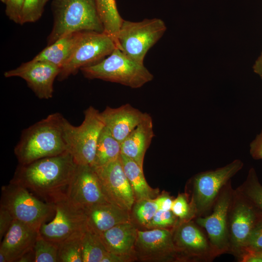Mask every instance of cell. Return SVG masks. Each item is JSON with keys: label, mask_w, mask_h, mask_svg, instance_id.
Instances as JSON below:
<instances>
[{"label": "cell", "mask_w": 262, "mask_h": 262, "mask_svg": "<svg viewBox=\"0 0 262 262\" xmlns=\"http://www.w3.org/2000/svg\"><path fill=\"white\" fill-rule=\"evenodd\" d=\"M52 204L54 209L53 219L49 223H44L39 229L40 234L45 239L58 244L86 229L84 209L74 204L67 197Z\"/></svg>", "instance_id": "obj_11"}, {"label": "cell", "mask_w": 262, "mask_h": 262, "mask_svg": "<svg viewBox=\"0 0 262 262\" xmlns=\"http://www.w3.org/2000/svg\"><path fill=\"white\" fill-rule=\"evenodd\" d=\"M137 230L135 226L129 221L117 224L98 235L108 252L134 256Z\"/></svg>", "instance_id": "obj_22"}, {"label": "cell", "mask_w": 262, "mask_h": 262, "mask_svg": "<svg viewBox=\"0 0 262 262\" xmlns=\"http://www.w3.org/2000/svg\"><path fill=\"white\" fill-rule=\"evenodd\" d=\"M48 0H25L22 12L21 25L34 22L42 16Z\"/></svg>", "instance_id": "obj_32"}, {"label": "cell", "mask_w": 262, "mask_h": 262, "mask_svg": "<svg viewBox=\"0 0 262 262\" xmlns=\"http://www.w3.org/2000/svg\"><path fill=\"white\" fill-rule=\"evenodd\" d=\"M121 153V143L112 135L104 125L98 138L92 166H101L115 160L120 157Z\"/></svg>", "instance_id": "obj_25"}, {"label": "cell", "mask_w": 262, "mask_h": 262, "mask_svg": "<svg viewBox=\"0 0 262 262\" xmlns=\"http://www.w3.org/2000/svg\"><path fill=\"white\" fill-rule=\"evenodd\" d=\"M234 191L230 180L219 193L211 214L194 219L204 229L215 257L229 252L228 217Z\"/></svg>", "instance_id": "obj_10"}, {"label": "cell", "mask_w": 262, "mask_h": 262, "mask_svg": "<svg viewBox=\"0 0 262 262\" xmlns=\"http://www.w3.org/2000/svg\"><path fill=\"white\" fill-rule=\"evenodd\" d=\"M53 25L48 45L72 33L104 32L95 0H53Z\"/></svg>", "instance_id": "obj_3"}, {"label": "cell", "mask_w": 262, "mask_h": 262, "mask_svg": "<svg viewBox=\"0 0 262 262\" xmlns=\"http://www.w3.org/2000/svg\"><path fill=\"white\" fill-rule=\"evenodd\" d=\"M100 114L105 126L121 143L143 120L146 113L127 103L117 108L107 106Z\"/></svg>", "instance_id": "obj_19"}, {"label": "cell", "mask_w": 262, "mask_h": 262, "mask_svg": "<svg viewBox=\"0 0 262 262\" xmlns=\"http://www.w3.org/2000/svg\"><path fill=\"white\" fill-rule=\"evenodd\" d=\"M84 231L74 234L58 244L59 262H83L82 238Z\"/></svg>", "instance_id": "obj_29"}, {"label": "cell", "mask_w": 262, "mask_h": 262, "mask_svg": "<svg viewBox=\"0 0 262 262\" xmlns=\"http://www.w3.org/2000/svg\"><path fill=\"white\" fill-rule=\"evenodd\" d=\"M171 211L180 221L195 218L190 200L186 194H180L173 199Z\"/></svg>", "instance_id": "obj_34"}, {"label": "cell", "mask_w": 262, "mask_h": 262, "mask_svg": "<svg viewBox=\"0 0 262 262\" xmlns=\"http://www.w3.org/2000/svg\"><path fill=\"white\" fill-rule=\"evenodd\" d=\"M244 249L262 250V216L250 232Z\"/></svg>", "instance_id": "obj_36"}, {"label": "cell", "mask_w": 262, "mask_h": 262, "mask_svg": "<svg viewBox=\"0 0 262 262\" xmlns=\"http://www.w3.org/2000/svg\"><path fill=\"white\" fill-rule=\"evenodd\" d=\"M133 255H119L108 252L101 262H126L134 260Z\"/></svg>", "instance_id": "obj_41"}, {"label": "cell", "mask_w": 262, "mask_h": 262, "mask_svg": "<svg viewBox=\"0 0 262 262\" xmlns=\"http://www.w3.org/2000/svg\"><path fill=\"white\" fill-rule=\"evenodd\" d=\"M243 166L241 160L235 159L225 166L193 176L190 202L195 218L205 215L211 211L222 189Z\"/></svg>", "instance_id": "obj_7"}, {"label": "cell", "mask_w": 262, "mask_h": 262, "mask_svg": "<svg viewBox=\"0 0 262 262\" xmlns=\"http://www.w3.org/2000/svg\"><path fill=\"white\" fill-rule=\"evenodd\" d=\"M154 136L151 116L146 113L141 123L121 143V153L143 168L145 153Z\"/></svg>", "instance_id": "obj_20"}, {"label": "cell", "mask_w": 262, "mask_h": 262, "mask_svg": "<svg viewBox=\"0 0 262 262\" xmlns=\"http://www.w3.org/2000/svg\"><path fill=\"white\" fill-rule=\"evenodd\" d=\"M258 252V253H259V254L260 255V256H261V257L262 258V250H260V251H257Z\"/></svg>", "instance_id": "obj_45"}, {"label": "cell", "mask_w": 262, "mask_h": 262, "mask_svg": "<svg viewBox=\"0 0 262 262\" xmlns=\"http://www.w3.org/2000/svg\"><path fill=\"white\" fill-rule=\"evenodd\" d=\"M173 199L169 194L165 193L155 198L158 210L170 211Z\"/></svg>", "instance_id": "obj_40"}, {"label": "cell", "mask_w": 262, "mask_h": 262, "mask_svg": "<svg viewBox=\"0 0 262 262\" xmlns=\"http://www.w3.org/2000/svg\"><path fill=\"white\" fill-rule=\"evenodd\" d=\"M0 262H7L6 257L1 252H0Z\"/></svg>", "instance_id": "obj_44"}, {"label": "cell", "mask_w": 262, "mask_h": 262, "mask_svg": "<svg viewBox=\"0 0 262 262\" xmlns=\"http://www.w3.org/2000/svg\"><path fill=\"white\" fill-rule=\"evenodd\" d=\"M39 230L14 220L0 241V252L7 262H17L26 252L33 249Z\"/></svg>", "instance_id": "obj_18"}, {"label": "cell", "mask_w": 262, "mask_h": 262, "mask_svg": "<svg viewBox=\"0 0 262 262\" xmlns=\"http://www.w3.org/2000/svg\"><path fill=\"white\" fill-rule=\"evenodd\" d=\"M262 216L257 209L234 189L228 217L229 253L236 257L241 253L250 232Z\"/></svg>", "instance_id": "obj_12"}, {"label": "cell", "mask_w": 262, "mask_h": 262, "mask_svg": "<svg viewBox=\"0 0 262 262\" xmlns=\"http://www.w3.org/2000/svg\"><path fill=\"white\" fill-rule=\"evenodd\" d=\"M77 164L67 151L19 164L10 180L21 185L43 201L53 204L67 197Z\"/></svg>", "instance_id": "obj_1"}, {"label": "cell", "mask_w": 262, "mask_h": 262, "mask_svg": "<svg viewBox=\"0 0 262 262\" xmlns=\"http://www.w3.org/2000/svg\"><path fill=\"white\" fill-rule=\"evenodd\" d=\"M108 252L98 235L87 226L82 238L83 262H101Z\"/></svg>", "instance_id": "obj_27"}, {"label": "cell", "mask_w": 262, "mask_h": 262, "mask_svg": "<svg viewBox=\"0 0 262 262\" xmlns=\"http://www.w3.org/2000/svg\"><path fill=\"white\" fill-rule=\"evenodd\" d=\"M33 249L35 262H59L58 244L45 239L39 233Z\"/></svg>", "instance_id": "obj_30"}, {"label": "cell", "mask_w": 262, "mask_h": 262, "mask_svg": "<svg viewBox=\"0 0 262 262\" xmlns=\"http://www.w3.org/2000/svg\"><path fill=\"white\" fill-rule=\"evenodd\" d=\"M134 251L142 260H180L173 237V229L137 230Z\"/></svg>", "instance_id": "obj_17"}, {"label": "cell", "mask_w": 262, "mask_h": 262, "mask_svg": "<svg viewBox=\"0 0 262 262\" xmlns=\"http://www.w3.org/2000/svg\"><path fill=\"white\" fill-rule=\"evenodd\" d=\"M95 1L104 32L109 34L116 44L117 35L123 19L117 10L115 0H95Z\"/></svg>", "instance_id": "obj_26"}, {"label": "cell", "mask_w": 262, "mask_h": 262, "mask_svg": "<svg viewBox=\"0 0 262 262\" xmlns=\"http://www.w3.org/2000/svg\"><path fill=\"white\" fill-rule=\"evenodd\" d=\"M17 262H35V253L34 249H32L22 256Z\"/></svg>", "instance_id": "obj_42"}, {"label": "cell", "mask_w": 262, "mask_h": 262, "mask_svg": "<svg viewBox=\"0 0 262 262\" xmlns=\"http://www.w3.org/2000/svg\"><path fill=\"white\" fill-rule=\"evenodd\" d=\"M67 198L84 209L98 204L109 202L104 195L96 170L88 165L77 164Z\"/></svg>", "instance_id": "obj_16"}, {"label": "cell", "mask_w": 262, "mask_h": 262, "mask_svg": "<svg viewBox=\"0 0 262 262\" xmlns=\"http://www.w3.org/2000/svg\"><path fill=\"white\" fill-rule=\"evenodd\" d=\"M87 226L98 234L115 225L131 221L129 211L110 202L85 209Z\"/></svg>", "instance_id": "obj_21"}, {"label": "cell", "mask_w": 262, "mask_h": 262, "mask_svg": "<svg viewBox=\"0 0 262 262\" xmlns=\"http://www.w3.org/2000/svg\"><path fill=\"white\" fill-rule=\"evenodd\" d=\"M94 168L107 200L124 210L130 211L135 200L120 157L106 164Z\"/></svg>", "instance_id": "obj_14"}, {"label": "cell", "mask_w": 262, "mask_h": 262, "mask_svg": "<svg viewBox=\"0 0 262 262\" xmlns=\"http://www.w3.org/2000/svg\"><path fill=\"white\" fill-rule=\"evenodd\" d=\"M81 32L72 33L60 38L48 45L32 60L48 62L61 69L72 54Z\"/></svg>", "instance_id": "obj_23"}, {"label": "cell", "mask_w": 262, "mask_h": 262, "mask_svg": "<svg viewBox=\"0 0 262 262\" xmlns=\"http://www.w3.org/2000/svg\"><path fill=\"white\" fill-rule=\"evenodd\" d=\"M173 237L180 261L210 262L215 258L206 234L194 220L179 221Z\"/></svg>", "instance_id": "obj_13"}, {"label": "cell", "mask_w": 262, "mask_h": 262, "mask_svg": "<svg viewBox=\"0 0 262 262\" xmlns=\"http://www.w3.org/2000/svg\"><path fill=\"white\" fill-rule=\"evenodd\" d=\"M84 117L78 126L72 125L65 118L64 136L67 151L78 165L93 166L98 138L104 123L99 112L92 106L84 112Z\"/></svg>", "instance_id": "obj_5"}, {"label": "cell", "mask_w": 262, "mask_h": 262, "mask_svg": "<svg viewBox=\"0 0 262 262\" xmlns=\"http://www.w3.org/2000/svg\"><path fill=\"white\" fill-rule=\"evenodd\" d=\"M240 262H262V258L258 251L244 249L236 257Z\"/></svg>", "instance_id": "obj_39"}, {"label": "cell", "mask_w": 262, "mask_h": 262, "mask_svg": "<svg viewBox=\"0 0 262 262\" xmlns=\"http://www.w3.org/2000/svg\"><path fill=\"white\" fill-rule=\"evenodd\" d=\"M116 47L115 40L104 32L82 31L72 54L60 69L58 80H64L82 67L99 62Z\"/></svg>", "instance_id": "obj_9"}, {"label": "cell", "mask_w": 262, "mask_h": 262, "mask_svg": "<svg viewBox=\"0 0 262 262\" xmlns=\"http://www.w3.org/2000/svg\"><path fill=\"white\" fill-rule=\"evenodd\" d=\"M14 219L11 213L4 208L0 206V240L10 228Z\"/></svg>", "instance_id": "obj_37"}, {"label": "cell", "mask_w": 262, "mask_h": 262, "mask_svg": "<svg viewBox=\"0 0 262 262\" xmlns=\"http://www.w3.org/2000/svg\"><path fill=\"white\" fill-rule=\"evenodd\" d=\"M166 26L161 19L138 22L124 20L116 38L117 47L127 56L141 64L148 50L163 36Z\"/></svg>", "instance_id": "obj_8"}, {"label": "cell", "mask_w": 262, "mask_h": 262, "mask_svg": "<svg viewBox=\"0 0 262 262\" xmlns=\"http://www.w3.org/2000/svg\"><path fill=\"white\" fill-rule=\"evenodd\" d=\"M250 153L255 160H262V130L250 144Z\"/></svg>", "instance_id": "obj_38"}, {"label": "cell", "mask_w": 262, "mask_h": 262, "mask_svg": "<svg viewBox=\"0 0 262 262\" xmlns=\"http://www.w3.org/2000/svg\"><path fill=\"white\" fill-rule=\"evenodd\" d=\"M5 5V14L12 21L21 25L25 0H0Z\"/></svg>", "instance_id": "obj_35"}, {"label": "cell", "mask_w": 262, "mask_h": 262, "mask_svg": "<svg viewBox=\"0 0 262 262\" xmlns=\"http://www.w3.org/2000/svg\"><path fill=\"white\" fill-rule=\"evenodd\" d=\"M120 158L135 201L146 198H154L158 191L152 189L147 184L143 168L133 160L122 154H120Z\"/></svg>", "instance_id": "obj_24"}, {"label": "cell", "mask_w": 262, "mask_h": 262, "mask_svg": "<svg viewBox=\"0 0 262 262\" xmlns=\"http://www.w3.org/2000/svg\"><path fill=\"white\" fill-rule=\"evenodd\" d=\"M60 71L57 66L46 61L31 60L4 72L6 78L20 77L40 99L53 97V83Z\"/></svg>", "instance_id": "obj_15"}, {"label": "cell", "mask_w": 262, "mask_h": 262, "mask_svg": "<svg viewBox=\"0 0 262 262\" xmlns=\"http://www.w3.org/2000/svg\"><path fill=\"white\" fill-rule=\"evenodd\" d=\"M133 207L135 218L138 222L144 226L158 210L155 198H146L135 201Z\"/></svg>", "instance_id": "obj_31"}, {"label": "cell", "mask_w": 262, "mask_h": 262, "mask_svg": "<svg viewBox=\"0 0 262 262\" xmlns=\"http://www.w3.org/2000/svg\"><path fill=\"white\" fill-rule=\"evenodd\" d=\"M81 70L88 79L116 82L131 88H140L154 78L144 64L133 60L117 47L106 58Z\"/></svg>", "instance_id": "obj_4"}, {"label": "cell", "mask_w": 262, "mask_h": 262, "mask_svg": "<svg viewBox=\"0 0 262 262\" xmlns=\"http://www.w3.org/2000/svg\"><path fill=\"white\" fill-rule=\"evenodd\" d=\"M236 190L262 214V185L254 168H250L246 180Z\"/></svg>", "instance_id": "obj_28"}, {"label": "cell", "mask_w": 262, "mask_h": 262, "mask_svg": "<svg viewBox=\"0 0 262 262\" xmlns=\"http://www.w3.org/2000/svg\"><path fill=\"white\" fill-rule=\"evenodd\" d=\"M179 218L170 211L158 210L152 219L145 226L149 229H173L178 224Z\"/></svg>", "instance_id": "obj_33"}, {"label": "cell", "mask_w": 262, "mask_h": 262, "mask_svg": "<svg viewBox=\"0 0 262 262\" xmlns=\"http://www.w3.org/2000/svg\"><path fill=\"white\" fill-rule=\"evenodd\" d=\"M254 69L256 73L258 74L262 78V55L260 58L256 62Z\"/></svg>", "instance_id": "obj_43"}, {"label": "cell", "mask_w": 262, "mask_h": 262, "mask_svg": "<svg viewBox=\"0 0 262 262\" xmlns=\"http://www.w3.org/2000/svg\"><path fill=\"white\" fill-rule=\"evenodd\" d=\"M65 118L59 113H53L24 129L14 148L19 164L67 152L63 132Z\"/></svg>", "instance_id": "obj_2"}, {"label": "cell", "mask_w": 262, "mask_h": 262, "mask_svg": "<svg viewBox=\"0 0 262 262\" xmlns=\"http://www.w3.org/2000/svg\"><path fill=\"white\" fill-rule=\"evenodd\" d=\"M0 206L8 211L14 220L38 230L54 214L53 204L40 199L23 186L11 181L1 187Z\"/></svg>", "instance_id": "obj_6"}]
</instances>
